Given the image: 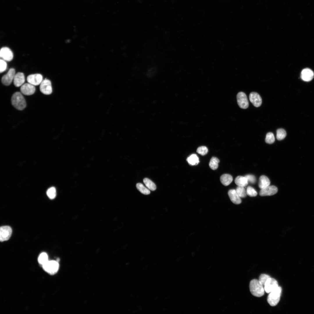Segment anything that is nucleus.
I'll list each match as a JSON object with an SVG mask.
<instances>
[{
    "instance_id": "nucleus-32",
    "label": "nucleus",
    "mask_w": 314,
    "mask_h": 314,
    "mask_svg": "<svg viewBox=\"0 0 314 314\" xmlns=\"http://www.w3.org/2000/svg\"><path fill=\"white\" fill-rule=\"evenodd\" d=\"M270 277V276L267 274H261L259 276L258 280L264 287L265 282L267 279Z\"/></svg>"
},
{
    "instance_id": "nucleus-33",
    "label": "nucleus",
    "mask_w": 314,
    "mask_h": 314,
    "mask_svg": "<svg viewBox=\"0 0 314 314\" xmlns=\"http://www.w3.org/2000/svg\"><path fill=\"white\" fill-rule=\"evenodd\" d=\"M0 64V72L1 73L3 72L6 70L7 64L6 61L2 59H1Z\"/></svg>"
},
{
    "instance_id": "nucleus-19",
    "label": "nucleus",
    "mask_w": 314,
    "mask_h": 314,
    "mask_svg": "<svg viewBox=\"0 0 314 314\" xmlns=\"http://www.w3.org/2000/svg\"><path fill=\"white\" fill-rule=\"evenodd\" d=\"M232 176L228 174H224L222 175L220 177V181L224 185L227 186L229 185L232 181Z\"/></svg>"
},
{
    "instance_id": "nucleus-3",
    "label": "nucleus",
    "mask_w": 314,
    "mask_h": 314,
    "mask_svg": "<svg viewBox=\"0 0 314 314\" xmlns=\"http://www.w3.org/2000/svg\"><path fill=\"white\" fill-rule=\"evenodd\" d=\"M282 288L279 286L277 288L269 293L267 297V301L271 306L276 305L279 302L281 295Z\"/></svg>"
},
{
    "instance_id": "nucleus-11",
    "label": "nucleus",
    "mask_w": 314,
    "mask_h": 314,
    "mask_svg": "<svg viewBox=\"0 0 314 314\" xmlns=\"http://www.w3.org/2000/svg\"><path fill=\"white\" fill-rule=\"evenodd\" d=\"M43 80V76L40 74H30L27 78L28 83L35 86L40 85Z\"/></svg>"
},
{
    "instance_id": "nucleus-15",
    "label": "nucleus",
    "mask_w": 314,
    "mask_h": 314,
    "mask_svg": "<svg viewBox=\"0 0 314 314\" xmlns=\"http://www.w3.org/2000/svg\"><path fill=\"white\" fill-rule=\"evenodd\" d=\"M228 194L230 200L234 204H238L241 203L240 197L237 194L236 190L232 189L229 190Z\"/></svg>"
},
{
    "instance_id": "nucleus-7",
    "label": "nucleus",
    "mask_w": 314,
    "mask_h": 314,
    "mask_svg": "<svg viewBox=\"0 0 314 314\" xmlns=\"http://www.w3.org/2000/svg\"><path fill=\"white\" fill-rule=\"evenodd\" d=\"M277 281L274 279L270 277L265 282L264 286L265 291L267 293H269L279 286Z\"/></svg>"
},
{
    "instance_id": "nucleus-24",
    "label": "nucleus",
    "mask_w": 314,
    "mask_h": 314,
    "mask_svg": "<svg viewBox=\"0 0 314 314\" xmlns=\"http://www.w3.org/2000/svg\"><path fill=\"white\" fill-rule=\"evenodd\" d=\"M136 187L137 189L142 193L145 195H149L150 193L149 189L146 188L142 184L138 183L136 184Z\"/></svg>"
},
{
    "instance_id": "nucleus-8",
    "label": "nucleus",
    "mask_w": 314,
    "mask_h": 314,
    "mask_svg": "<svg viewBox=\"0 0 314 314\" xmlns=\"http://www.w3.org/2000/svg\"><path fill=\"white\" fill-rule=\"evenodd\" d=\"M238 104L240 108L246 109L249 106L248 101L246 94L242 92H238L237 95Z\"/></svg>"
},
{
    "instance_id": "nucleus-25",
    "label": "nucleus",
    "mask_w": 314,
    "mask_h": 314,
    "mask_svg": "<svg viewBox=\"0 0 314 314\" xmlns=\"http://www.w3.org/2000/svg\"><path fill=\"white\" fill-rule=\"evenodd\" d=\"M286 135V132L283 129H279L276 130V138L278 140H281L283 139Z\"/></svg>"
},
{
    "instance_id": "nucleus-13",
    "label": "nucleus",
    "mask_w": 314,
    "mask_h": 314,
    "mask_svg": "<svg viewBox=\"0 0 314 314\" xmlns=\"http://www.w3.org/2000/svg\"><path fill=\"white\" fill-rule=\"evenodd\" d=\"M20 91L22 94L26 95H31L33 94L35 91V86L29 83L24 84L21 86Z\"/></svg>"
},
{
    "instance_id": "nucleus-17",
    "label": "nucleus",
    "mask_w": 314,
    "mask_h": 314,
    "mask_svg": "<svg viewBox=\"0 0 314 314\" xmlns=\"http://www.w3.org/2000/svg\"><path fill=\"white\" fill-rule=\"evenodd\" d=\"M25 81V76L23 73L19 72L15 74L13 80L15 86L16 87L21 86L24 84Z\"/></svg>"
},
{
    "instance_id": "nucleus-23",
    "label": "nucleus",
    "mask_w": 314,
    "mask_h": 314,
    "mask_svg": "<svg viewBox=\"0 0 314 314\" xmlns=\"http://www.w3.org/2000/svg\"><path fill=\"white\" fill-rule=\"evenodd\" d=\"M143 182L147 188L150 190L154 191L156 189V186L155 183L149 179L145 178Z\"/></svg>"
},
{
    "instance_id": "nucleus-6",
    "label": "nucleus",
    "mask_w": 314,
    "mask_h": 314,
    "mask_svg": "<svg viewBox=\"0 0 314 314\" xmlns=\"http://www.w3.org/2000/svg\"><path fill=\"white\" fill-rule=\"evenodd\" d=\"M40 89L41 92L44 94H51L52 92L51 81L47 79L43 80L40 84Z\"/></svg>"
},
{
    "instance_id": "nucleus-10",
    "label": "nucleus",
    "mask_w": 314,
    "mask_h": 314,
    "mask_svg": "<svg viewBox=\"0 0 314 314\" xmlns=\"http://www.w3.org/2000/svg\"><path fill=\"white\" fill-rule=\"evenodd\" d=\"M0 56L1 58L4 60L10 61L13 58V52L9 48L4 47L1 49Z\"/></svg>"
},
{
    "instance_id": "nucleus-16",
    "label": "nucleus",
    "mask_w": 314,
    "mask_h": 314,
    "mask_svg": "<svg viewBox=\"0 0 314 314\" xmlns=\"http://www.w3.org/2000/svg\"><path fill=\"white\" fill-rule=\"evenodd\" d=\"M314 77V73L310 69L306 68L301 72V77L304 81H309L312 80Z\"/></svg>"
},
{
    "instance_id": "nucleus-31",
    "label": "nucleus",
    "mask_w": 314,
    "mask_h": 314,
    "mask_svg": "<svg viewBox=\"0 0 314 314\" xmlns=\"http://www.w3.org/2000/svg\"><path fill=\"white\" fill-rule=\"evenodd\" d=\"M208 150L207 147L205 146H201L198 148L197 152L202 156H204L207 154Z\"/></svg>"
},
{
    "instance_id": "nucleus-18",
    "label": "nucleus",
    "mask_w": 314,
    "mask_h": 314,
    "mask_svg": "<svg viewBox=\"0 0 314 314\" xmlns=\"http://www.w3.org/2000/svg\"><path fill=\"white\" fill-rule=\"evenodd\" d=\"M270 183V181L267 176L263 175L260 177L258 185L261 189L269 185Z\"/></svg>"
},
{
    "instance_id": "nucleus-9",
    "label": "nucleus",
    "mask_w": 314,
    "mask_h": 314,
    "mask_svg": "<svg viewBox=\"0 0 314 314\" xmlns=\"http://www.w3.org/2000/svg\"><path fill=\"white\" fill-rule=\"evenodd\" d=\"M12 233V229L10 227L5 226L1 227L0 228V240L3 242L8 240L10 238Z\"/></svg>"
},
{
    "instance_id": "nucleus-5",
    "label": "nucleus",
    "mask_w": 314,
    "mask_h": 314,
    "mask_svg": "<svg viewBox=\"0 0 314 314\" xmlns=\"http://www.w3.org/2000/svg\"><path fill=\"white\" fill-rule=\"evenodd\" d=\"M15 74L14 68L10 69L7 73L2 77L1 81L2 84L6 86L10 85L13 81Z\"/></svg>"
},
{
    "instance_id": "nucleus-26",
    "label": "nucleus",
    "mask_w": 314,
    "mask_h": 314,
    "mask_svg": "<svg viewBox=\"0 0 314 314\" xmlns=\"http://www.w3.org/2000/svg\"><path fill=\"white\" fill-rule=\"evenodd\" d=\"M48 261V256L47 253L42 252L38 258V261L40 264L42 265Z\"/></svg>"
},
{
    "instance_id": "nucleus-29",
    "label": "nucleus",
    "mask_w": 314,
    "mask_h": 314,
    "mask_svg": "<svg viewBox=\"0 0 314 314\" xmlns=\"http://www.w3.org/2000/svg\"><path fill=\"white\" fill-rule=\"evenodd\" d=\"M265 140L267 144H272L275 141V138L273 133L272 132L267 133Z\"/></svg>"
},
{
    "instance_id": "nucleus-4",
    "label": "nucleus",
    "mask_w": 314,
    "mask_h": 314,
    "mask_svg": "<svg viewBox=\"0 0 314 314\" xmlns=\"http://www.w3.org/2000/svg\"><path fill=\"white\" fill-rule=\"evenodd\" d=\"M43 268L46 272L50 274H54L56 272L59 268L58 263L54 261H48L42 265Z\"/></svg>"
},
{
    "instance_id": "nucleus-20",
    "label": "nucleus",
    "mask_w": 314,
    "mask_h": 314,
    "mask_svg": "<svg viewBox=\"0 0 314 314\" xmlns=\"http://www.w3.org/2000/svg\"><path fill=\"white\" fill-rule=\"evenodd\" d=\"M235 183L238 186L245 187L248 184V181L245 176H239L235 179Z\"/></svg>"
},
{
    "instance_id": "nucleus-22",
    "label": "nucleus",
    "mask_w": 314,
    "mask_h": 314,
    "mask_svg": "<svg viewBox=\"0 0 314 314\" xmlns=\"http://www.w3.org/2000/svg\"><path fill=\"white\" fill-rule=\"evenodd\" d=\"M220 162L219 159L215 157H212L210 160L209 163V166L213 170H216L218 166V163Z\"/></svg>"
},
{
    "instance_id": "nucleus-28",
    "label": "nucleus",
    "mask_w": 314,
    "mask_h": 314,
    "mask_svg": "<svg viewBox=\"0 0 314 314\" xmlns=\"http://www.w3.org/2000/svg\"><path fill=\"white\" fill-rule=\"evenodd\" d=\"M47 194L50 199H54L56 196V190L55 188L52 187L49 188L47 191Z\"/></svg>"
},
{
    "instance_id": "nucleus-30",
    "label": "nucleus",
    "mask_w": 314,
    "mask_h": 314,
    "mask_svg": "<svg viewBox=\"0 0 314 314\" xmlns=\"http://www.w3.org/2000/svg\"><path fill=\"white\" fill-rule=\"evenodd\" d=\"M246 192L247 195L250 197H254L256 196L257 195L256 191L254 188L250 186H249L247 187Z\"/></svg>"
},
{
    "instance_id": "nucleus-27",
    "label": "nucleus",
    "mask_w": 314,
    "mask_h": 314,
    "mask_svg": "<svg viewBox=\"0 0 314 314\" xmlns=\"http://www.w3.org/2000/svg\"><path fill=\"white\" fill-rule=\"evenodd\" d=\"M236 191L240 198H245L247 196V192L244 187L238 186L236 189Z\"/></svg>"
},
{
    "instance_id": "nucleus-12",
    "label": "nucleus",
    "mask_w": 314,
    "mask_h": 314,
    "mask_svg": "<svg viewBox=\"0 0 314 314\" xmlns=\"http://www.w3.org/2000/svg\"><path fill=\"white\" fill-rule=\"evenodd\" d=\"M278 191L277 188L274 185H269L261 189L259 192V195L261 196L273 195Z\"/></svg>"
},
{
    "instance_id": "nucleus-2",
    "label": "nucleus",
    "mask_w": 314,
    "mask_h": 314,
    "mask_svg": "<svg viewBox=\"0 0 314 314\" xmlns=\"http://www.w3.org/2000/svg\"><path fill=\"white\" fill-rule=\"evenodd\" d=\"M11 101L13 106L19 110H23L26 106L25 100L22 93L19 92H16L13 94Z\"/></svg>"
},
{
    "instance_id": "nucleus-14",
    "label": "nucleus",
    "mask_w": 314,
    "mask_h": 314,
    "mask_svg": "<svg viewBox=\"0 0 314 314\" xmlns=\"http://www.w3.org/2000/svg\"><path fill=\"white\" fill-rule=\"evenodd\" d=\"M249 99L250 102L254 106L258 107L261 106L262 103V99L257 93L251 92L249 95Z\"/></svg>"
},
{
    "instance_id": "nucleus-34",
    "label": "nucleus",
    "mask_w": 314,
    "mask_h": 314,
    "mask_svg": "<svg viewBox=\"0 0 314 314\" xmlns=\"http://www.w3.org/2000/svg\"><path fill=\"white\" fill-rule=\"evenodd\" d=\"M247 179L248 182L254 184L256 182V178L254 176L251 174H248L245 176Z\"/></svg>"
},
{
    "instance_id": "nucleus-21",
    "label": "nucleus",
    "mask_w": 314,
    "mask_h": 314,
    "mask_svg": "<svg viewBox=\"0 0 314 314\" xmlns=\"http://www.w3.org/2000/svg\"><path fill=\"white\" fill-rule=\"evenodd\" d=\"M186 160L188 164L191 165H196L199 162L198 157L195 154L190 155L187 158Z\"/></svg>"
},
{
    "instance_id": "nucleus-1",
    "label": "nucleus",
    "mask_w": 314,
    "mask_h": 314,
    "mask_svg": "<svg viewBox=\"0 0 314 314\" xmlns=\"http://www.w3.org/2000/svg\"><path fill=\"white\" fill-rule=\"evenodd\" d=\"M249 288L251 293L254 296L260 297L264 294V287L258 280L255 279L251 280L249 283Z\"/></svg>"
}]
</instances>
